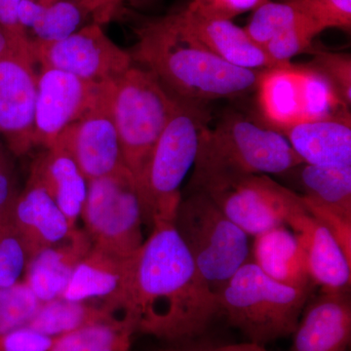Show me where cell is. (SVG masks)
<instances>
[{
	"label": "cell",
	"mask_w": 351,
	"mask_h": 351,
	"mask_svg": "<svg viewBox=\"0 0 351 351\" xmlns=\"http://www.w3.org/2000/svg\"><path fill=\"white\" fill-rule=\"evenodd\" d=\"M40 306L24 281L0 288V334L27 326Z\"/></svg>",
	"instance_id": "29"
},
{
	"label": "cell",
	"mask_w": 351,
	"mask_h": 351,
	"mask_svg": "<svg viewBox=\"0 0 351 351\" xmlns=\"http://www.w3.org/2000/svg\"><path fill=\"white\" fill-rule=\"evenodd\" d=\"M29 50L36 64L43 68L96 83H114L134 64L130 53L113 43L103 25L96 23L61 40L29 38Z\"/></svg>",
	"instance_id": "10"
},
{
	"label": "cell",
	"mask_w": 351,
	"mask_h": 351,
	"mask_svg": "<svg viewBox=\"0 0 351 351\" xmlns=\"http://www.w3.org/2000/svg\"><path fill=\"white\" fill-rule=\"evenodd\" d=\"M201 276L217 295L250 257L249 235L205 193L182 198L174 219Z\"/></svg>",
	"instance_id": "7"
},
{
	"label": "cell",
	"mask_w": 351,
	"mask_h": 351,
	"mask_svg": "<svg viewBox=\"0 0 351 351\" xmlns=\"http://www.w3.org/2000/svg\"><path fill=\"white\" fill-rule=\"evenodd\" d=\"M92 247L87 232L76 226L63 241L29 258L24 282L41 304L61 297L78 263Z\"/></svg>",
	"instance_id": "20"
},
{
	"label": "cell",
	"mask_w": 351,
	"mask_h": 351,
	"mask_svg": "<svg viewBox=\"0 0 351 351\" xmlns=\"http://www.w3.org/2000/svg\"><path fill=\"white\" fill-rule=\"evenodd\" d=\"M159 351H269L260 343H237V345H228L221 346H209V348H171Z\"/></svg>",
	"instance_id": "38"
},
{
	"label": "cell",
	"mask_w": 351,
	"mask_h": 351,
	"mask_svg": "<svg viewBox=\"0 0 351 351\" xmlns=\"http://www.w3.org/2000/svg\"><path fill=\"white\" fill-rule=\"evenodd\" d=\"M322 32L319 25L306 17L271 39L263 49L277 66L289 64L293 58L311 49L313 39Z\"/></svg>",
	"instance_id": "30"
},
{
	"label": "cell",
	"mask_w": 351,
	"mask_h": 351,
	"mask_svg": "<svg viewBox=\"0 0 351 351\" xmlns=\"http://www.w3.org/2000/svg\"><path fill=\"white\" fill-rule=\"evenodd\" d=\"M306 17L286 0L280 2L269 0L253 11L243 29L252 40L263 48L271 39Z\"/></svg>",
	"instance_id": "28"
},
{
	"label": "cell",
	"mask_w": 351,
	"mask_h": 351,
	"mask_svg": "<svg viewBox=\"0 0 351 351\" xmlns=\"http://www.w3.org/2000/svg\"><path fill=\"white\" fill-rule=\"evenodd\" d=\"M133 62L156 76L176 98L193 103L232 98L256 89L263 71L226 63L191 38L174 13L136 29Z\"/></svg>",
	"instance_id": "2"
},
{
	"label": "cell",
	"mask_w": 351,
	"mask_h": 351,
	"mask_svg": "<svg viewBox=\"0 0 351 351\" xmlns=\"http://www.w3.org/2000/svg\"><path fill=\"white\" fill-rule=\"evenodd\" d=\"M307 17L313 20L323 31L339 29L350 32L351 0H286Z\"/></svg>",
	"instance_id": "32"
},
{
	"label": "cell",
	"mask_w": 351,
	"mask_h": 351,
	"mask_svg": "<svg viewBox=\"0 0 351 351\" xmlns=\"http://www.w3.org/2000/svg\"><path fill=\"white\" fill-rule=\"evenodd\" d=\"M311 292L278 282L247 261L217 293L219 313L249 341L263 346L294 332Z\"/></svg>",
	"instance_id": "4"
},
{
	"label": "cell",
	"mask_w": 351,
	"mask_h": 351,
	"mask_svg": "<svg viewBox=\"0 0 351 351\" xmlns=\"http://www.w3.org/2000/svg\"><path fill=\"white\" fill-rule=\"evenodd\" d=\"M11 47H14L12 43L7 36L5 32H3V29L0 27V57L10 49Z\"/></svg>",
	"instance_id": "39"
},
{
	"label": "cell",
	"mask_w": 351,
	"mask_h": 351,
	"mask_svg": "<svg viewBox=\"0 0 351 351\" xmlns=\"http://www.w3.org/2000/svg\"><path fill=\"white\" fill-rule=\"evenodd\" d=\"M157 0H125V3L134 7V8H145L152 5Z\"/></svg>",
	"instance_id": "40"
},
{
	"label": "cell",
	"mask_w": 351,
	"mask_h": 351,
	"mask_svg": "<svg viewBox=\"0 0 351 351\" xmlns=\"http://www.w3.org/2000/svg\"><path fill=\"white\" fill-rule=\"evenodd\" d=\"M29 48L11 47L0 57V137L11 154L34 149L38 73Z\"/></svg>",
	"instance_id": "12"
},
{
	"label": "cell",
	"mask_w": 351,
	"mask_h": 351,
	"mask_svg": "<svg viewBox=\"0 0 351 351\" xmlns=\"http://www.w3.org/2000/svg\"><path fill=\"white\" fill-rule=\"evenodd\" d=\"M291 351H348L351 339L350 292H324L307 301L293 332Z\"/></svg>",
	"instance_id": "14"
},
{
	"label": "cell",
	"mask_w": 351,
	"mask_h": 351,
	"mask_svg": "<svg viewBox=\"0 0 351 351\" xmlns=\"http://www.w3.org/2000/svg\"><path fill=\"white\" fill-rule=\"evenodd\" d=\"M21 0H0V27L10 39L14 47L29 48V36L18 21Z\"/></svg>",
	"instance_id": "37"
},
{
	"label": "cell",
	"mask_w": 351,
	"mask_h": 351,
	"mask_svg": "<svg viewBox=\"0 0 351 351\" xmlns=\"http://www.w3.org/2000/svg\"><path fill=\"white\" fill-rule=\"evenodd\" d=\"M205 104L182 101L157 141L137 182L144 221H174L182 199L181 186L197 156L199 137L208 124Z\"/></svg>",
	"instance_id": "5"
},
{
	"label": "cell",
	"mask_w": 351,
	"mask_h": 351,
	"mask_svg": "<svg viewBox=\"0 0 351 351\" xmlns=\"http://www.w3.org/2000/svg\"><path fill=\"white\" fill-rule=\"evenodd\" d=\"M258 106L270 128L283 129L306 121V90L301 64L263 69L257 84Z\"/></svg>",
	"instance_id": "22"
},
{
	"label": "cell",
	"mask_w": 351,
	"mask_h": 351,
	"mask_svg": "<svg viewBox=\"0 0 351 351\" xmlns=\"http://www.w3.org/2000/svg\"><path fill=\"white\" fill-rule=\"evenodd\" d=\"M301 199L311 215H330L351 221V167L302 164Z\"/></svg>",
	"instance_id": "24"
},
{
	"label": "cell",
	"mask_w": 351,
	"mask_h": 351,
	"mask_svg": "<svg viewBox=\"0 0 351 351\" xmlns=\"http://www.w3.org/2000/svg\"><path fill=\"white\" fill-rule=\"evenodd\" d=\"M112 95L113 90L100 105L69 126L54 145L69 154L88 182L126 167L113 119Z\"/></svg>",
	"instance_id": "13"
},
{
	"label": "cell",
	"mask_w": 351,
	"mask_h": 351,
	"mask_svg": "<svg viewBox=\"0 0 351 351\" xmlns=\"http://www.w3.org/2000/svg\"><path fill=\"white\" fill-rule=\"evenodd\" d=\"M132 258L114 257L92 247L71 276L61 297L69 301L96 302L124 315Z\"/></svg>",
	"instance_id": "15"
},
{
	"label": "cell",
	"mask_w": 351,
	"mask_h": 351,
	"mask_svg": "<svg viewBox=\"0 0 351 351\" xmlns=\"http://www.w3.org/2000/svg\"><path fill=\"white\" fill-rule=\"evenodd\" d=\"M93 23L89 14L73 0H48L43 15L32 27V39L41 41L61 40ZM29 36V34H27Z\"/></svg>",
	"instance_id": "27"
},
{
	"label": "cell",
	"mask_w": 351,
	"mask_h": 351,
	"mask_svg": "<svg viewBox=\"0 0 351 351\" xmlns=\"http://www.w3.org/2000/svg\"><path fill=\"white\" fill-rule=\"evenodd\" d=\"M82 218L94 248L132 258L145 239L142 201L137 182L127 167L88 182Z\"/></svg>",
	"instance_id": "8"
},
{
	"label": "cell",
	"mask_w": 351,
	"mask_h": 351,
	"mask_svg": "<svg viewBox=\"0 0 351 351\" xmlns=\"http://www.w3.org/2000/svg\"><path fill=\"white\" fill-rule=\"evenodd\" d=\"M350 113L311 120L280 131L304 164L351 167Z\"/></svg>",
	"instance_id": "19"
},
{
	"label": "cell",
	"mask_w": 351,
	"mask_h": 351,
	"mask_svg": "<svg viewBox=\"0 0 351 351\" xmlns=\"http://www.w3.org/2000/svg\"><path fill=\"white\" fill-rule=\"evenodd\" d=\"M280 132L239 113H228L216 126L203 127L191 180L208 176L282 174L302 166Z\"/></svg>",
	"instance_id": "3"
},
{
	"label": "cell",
	"mask_w": 351,
	"mask_h": 351,
	"mask_svg": "<svg viewBox=\"0 0 351 351\" xmlns=\"http://www.w3.org/2000/svg\"><path fill=\"white\" fill-rule=\"evenodd\" d=\"M252 255L253 262L274 280L291 287H313L304 239L287 226L255 237Z\"/></svg>",
	"instance_id": "23"
},
{
	"label": "cell",
	"mask_w": 351,
	"mask_h": 351,
	"mask_svg": "<svg viewBox=\"0 0 351 351\" xmlns=\"http://www.w3.org/2000/svg\"><path fill=\"white\" fill-rule=\"evenodd\" d=\"M121 317L125 316L119 315L99 302L69 301L56 298L41 304L38 313L25 327L50 338H56L82 328Z\"/></svg>",
	"instance_id": "25"
},
{
	"label": "cell",
	"mask_w": 351,
	"mask_h": 351,
	"mask_svg": "<svg viewBox=\"0 0 351 351\" xmlns=\"http://www.w3.org/2000/svg\"><path fill=\"white\" fill-rule=\"evenodd\" d=\"M29 263L24 243L12 218L0 221V288L20 282Z\"/></svg>",
	"instance_id": "31"
},
{
	"label": "cell",
	"mask_w": 351,
	"mask_h": 351,
	"mask_svg": "<svg viewBox=\"0 0 351 351\" xmlns=\"http://www.w3.org/2000/svg\"><path fill=\"white\" fill-rule=\"evenodd\" d=\"M114 83L87 82L59 69L38 73L34 145L49 149L69 126L110 96Z\"/></svg>",
	"instance_id": "11"
},
{
	"label": "cell",
	"mask_w": 351,
	"mask_h": 351,
	"mask_svg": "<svg viewBox=\"0 0 351 351\" xmlns=\"http://www.w3.org/2000/svg\"><path fill=\"white\" fill-rule=\"evenodd\" d=\"M288 226L304 239L313 283L319 285L324 292H350L351 258L329 228L307 213L306 208Z\"/></svg>",
	"instance_id": "17"
},
{
	"label": "cell",
	"mask_w": 351,
	"mask_h": 351,
	"mask_svg": "<svg viewBox=\"0 0 351 351\" xmlns=\"http://www.w3.org/2000/svg\"><path fill=\"white\" fill-rule=\"evenodd\" d=\"M269 0H191L186 10L210 20H230L254 11Z\"/></svg>",
	"instance_id": "34"
},
{
	"label": "cell",
	"mask_w": 351,
	"mask_h": 351,
	"mask_svg": "<svg viewBox=\"0 0 351 351\" xmlns=\"http://www.w3.org/2000/svg\"><path fill=\"white\" fill-rule=\"evenodd\" d=\"M331 82L341 101L350 107L351 57L346 53L326 50L314 51L313 61L308 64Z\"/></svg>",
	"instance_id": "33"
},
{
	"label": "cell",
	"mask_w": 351,
	"mask_h": 351,
	"mask_svg": "<svg viewBox=\"0 0 351 351\" xmlns=\"http://www.w3.org/2000/svg\"><path fill=\"white\" fill-rule=\"evenodd\" d=\"M54 339L23 327L0 334V351H46Z\"/></svg>",
	"instance_id": "35"
},
{
	"label": "cell",
	"mask_w": 351,
	"mask_h": 351,
	"mask_svg": "<svg viewBox=\"0 0 351 351\" xmlns=\"http://www.w3.org/2000/svg\"><path fill=\"white\" fill-rule=\"evenodd\" d=\"M132 258L124 315L137 332L184 341L205 332L219 314L218 297L201 276L174 221H154Z\"/></svg>",
	"instance_id": "1"
},
{
	"label": "cell",
	"mask_w": 351,
	"mask_h": 351,
	"mask_svg": "<svg viewBox=\"0 0 351 351\" xmlns=\"http://www.w3.org/2000/svg\"><path fill=\"white\" fill-rule=\"evenodd\" d=\"M191 186L205 193L230 221L254 237L288 226L304 210L301 195L269 175L208 176L191 180Z\"/></svg>",
	"instance_id": "9"
},
{
	"label": "cell",
	"mask_w": 351,
	"mask_h": 351,
	"mask_svg": "<svg viewBox=\"0 0 351 351\" xmlns=\"http://www.w3.org/2000/svg\"><path fill=\"white\" fill-rule=\"evenodd\" d=\"M29 181L43 188L71 228H76L86 200L88 181L69 154L56 145L44 149L32 161Z\"/></svg>",
	"instance_id": "21"
},
{
	"label": "cell",
	"mask_w": 351,
	"mask_h": 351,
	"mask_svg": "<svg viewBox=\"0 0 351 351\" xmlns=\"http://www.w3.org/2000/svg\"><path fill=\"white\" fill-rule=\"evenodd\" d=\"M174 16L182 31L226 63L253 71L277 66L243 27L233 24L232 21L204 19L186 9Z\"/></svg>",
	"instance_id": "16"
},
{
	"label": "cell",
	"mask_w": 351,
	"mask_h": 351,
	"mask_svg": "<svg viewBox=\"0 0 351 351\" xmlns=\"http://www.w3.org/2000/svg\"><path fill=\"white\" fill-rule=\"evenodd\" d=\"M135 322L121 317L56 337L46 351H130Z\"/></svg>",
	"instance_id": "26"
},
{
	"label": "cell",
	"mask_w": 351,
	"mask_h": 351,
	"mask_svg": "<svg viewBox=\"0 0 351 351\" xmlns=\"http://www.w3.org/2000/svg\"><path fill=\"white\" fill-rule=\"evenodd\" d=\"M82 7L93 23L101 25L112 21L120 20L125 16V0H73Z\"/></svg>",
	"instance_id": "36"
},
{
	"label": "cell",
	"mask_w": 351,
	"mask_h": 351,
	"mask_svg": "<svg viewBox=\"0 0 351 351\" xmlns=\"http://www.w3.org/2000/svg\"><path fill=\"white\" fill-rule=\"evenodd\" d=\"M180 103L154 73L141 66L133 64L114 82L113 119L124 163L136 182Z\"/></svg>",
	"instance_id": "6"
},
{
	"label": "cell",
	"mask_w": 351,
	"mask_h": 351,
	"mask_svg": "<svg viewBox=\"0 0 351 351\" xmlns=\"http://www.w3.org/2000/svg\"><path fill=\"white\" fill-rule=\"evenodd\" d=\"M12 219L29 260L44 249L63 241L75 228H71L49 195L29 181L16 199Z\"/></svg>",
	"instance_id": "18"
}]
</instances>
